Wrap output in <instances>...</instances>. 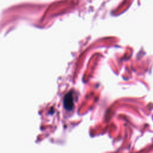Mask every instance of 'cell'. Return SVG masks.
Listing matches in <instances>:
<instances>
[{
	"label": "cell",
	"instance_id": "6da1fadb",
	"mask_svg": "<svg viewBox=\"0 0 153 153\" xmlns=\"http://www.w3.org/2000/svg\"><path fill=\"white\" fill-rule=\"evenodd\" d=\"M64 106L68 110H71L74 106V98L72 94L71 93H68L64 99Z\"/></svg>",
	"mask_w": 153,
	"mask_h": 153
}]
</instances>
